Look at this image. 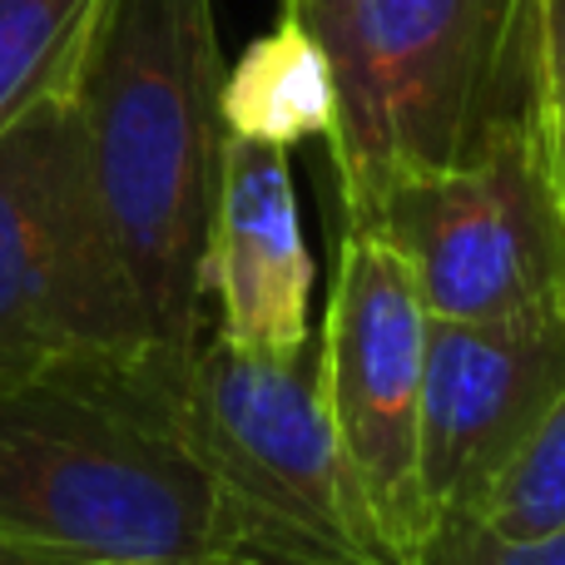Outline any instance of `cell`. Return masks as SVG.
Returning <instances> with one entry per match:
<instances>
[{
  "instance_id": "obj_3",
  "label": "cell",
  "mask_w": 565,
  "mask_h": 565,
  "mask_svg": "<svg viewBox=\"0 0 565 565\" xmlns=\"http://www.w3.org/2000/svg\"><path fill=\"white\" fill-rule=\"evenodd\" d=\"M302 30L328 55L342 228L407 179L541 125L536 0H338Z\"/></svg>"
},
{
  "instance_id": "obj_6",
  "label": "cell",
  "mask_w": 565,
  "mask_h": 565,
  "mask_svg": "<svg viewBox=\"0 0 565 565\" xmlns=\"http://www.w3.org/2000/svg\"><path fill=\"white\" fill-rule=\"evenodd\" d=\"M362 228L402 258L427 318L511 322L565 308V209L541 125L397 184Z\"/></svg>"
},
{
  "instance_id": "obj_4",
  "label": "cell",
  "mask_w": 565,
  "mask_h": 565,
  "mask_svg": "<svg viewBox=\"0 0 565 565\" xmlns=\"http://www.w3.org/2000/svg\"><path fill=\"white\" fill-rule=\"evenodd\" d=\"M55 358L164 367L60 85L0 129V367Z\"/></svg>"
},
{
  "instance_id": "obj_12",
  "label": "cell",
  "mask_w": 565,
  "mask_h": 565,
  "mask_svg": "<svg viewBox=\"0 0 565 565\" xmlns=\"http://www.w3.org/2000/svg\"><path fill=\"white\" fill-rule=\"evenodd\" d=\"M471 516L501 536H536L565 521V382L526 447L516 451V461L491 481Z\"/></svg>"
},
{
  "instance_id": "obj_1",
  "label": "cell",
  "mask_w": 565,
  "mask_h": 565,
  "mask_svg": "<svg viewBox=\"0 0 565 565\" xmlns=\"http://www.w3.org/2000/svg\"><path fill=\"white\" fill-rule=\"evenodd\" d=\"M174 382L154 362H6L0 531L89 565H348L209 471L179 427Z\"/></svg>"
},
{
  "instance_id": "obj_9",
  "label": "cell",
  "mask_w": 565,
  "mask_h": 565,
  "mask_svg": "<svg viewBox=\"0 0 565 565\" xmlns=\"http://www.w3.org/2000/svg\"><path fill=\"white\" fill-rule=\"evenodd\" d=\"M214 332L254 352H288L312 338V258L302 244L288 149L224 135L218 199L209 224Z\"/></svg>"
},
{
  "instance_id": "obj_15",
  "label": "cell",
  "mask_w": 565,
  "mask_h": 565,
  "mask_svg": "<svg viewBox=\"0 0 565 565\" xmlns=\"http://www.w3.org/2000/svg\"><path fill=\"white\" fill-rule=\"evenodd\" d=\"M0 565H89L70 551H50V546H35V541H15L0 531Z\"/></svg>"
},
{
  "instance_id": "obj_2",
  "label": "cell",
  "mask_w": 565,
  "mask_h": 565,
  "mask_svg": "<svg viewBox=\"0 0 565 565\" xmlns=\"http://www.w3.org/2000/svg\"><path fill=\"white\" fill-rule=\"evenodd\" d=\"M60 89L154 358L184 372L209 332V224L224 164L214 0H99Z\"/></svg>"
},
{
  "instance_id": "obj_5",
  "label": "cell",
  "mask_w": 565,
  "mask_h": 565,
  "mask_svg": "<svg viewBox=\"0 0 565 565\" xmlns=\"http://www.w3.org/2000/svg\"><path fill=\"white\" fill-rule=\"evenodd\" d=\"M174 412L209 471L278 531L348 565H407L338 447L318 332L288 352H254L204 332L174 382Z\"/></svg>"
},
{
  "instance_id": "obj_17",
  "label": "cell",
  "mask_w": 565,
  "mask_h": 565,
  "mask_svg": "<svg viewBox=\"0 0 565 565\" xmlns=\"http://www.w3.org/2000/svg\"><path fill=\"white\" fill-rule=\"evenodd\" d=\"M546 164H551V184H556V199H561V209H565V129L546 145Z\"/></svg>"
},
{
  "instance_id": "obj_10",
  "label": "cell",
  "mask_w": 565,
  "mask_h": 565,
  "mask_svg": "<svg viewBox=\"0 0 565 565\" xmlns=\"http://www.w3.org/2000/svg\"><path fill=\"white\" fill-rule=\"evenodd\" d=\"M218 115H224V135L268 139L282 149H292L298 139L328 135L332 85L322 45L298 20L282 15L278 30L258 35L244 50V60L224 70Z\"/></svg>"
},
{
  "instance_id": "obj_13",
  "label": "cell",
  "mask_w": 565,
  "mask_h": 565,
  "mask_svg": "<svg viewBox=\"0 0 565 565\" xmlns=\"http://www.w3.org/2000/svg\"><path fill=\"white\" fill-rule=\"evenodd\" d=\"M412 565H565V521L536 536H501L477 516H441Z\"/></svg>"
},
{
  "instance_id": "obj_8",
  "label": "cell",
  "mask_w": 565,
  "mask_h": 565,
  "mask_svg": "<svg viewBox=\"0 0 565 565\" xmlns=\"http://www.w3.org/2000/svg\"><path fill=\"white\" fill-rule=\"evenodd\" d=\"M565 382V308L511 322L427 318L417 392V497L427 531L471 516Z\"/></svg>"
},
{
  "instance_id": "obj_11",
  "label": "cell",
  "mask_w": 565,
  "mask_h": 565,
  "mask_svg": "<svg viewBox=\"0 0 565 565\" xmlns=\"http://www.w3.org/2000/svg\"><path fill=\"white\" fill-rule=\"evenodd\" d=\"M99 0H0V129L65 79Z\"/></svg>"
},
{
  "instance_id": "obj_7",
  "label": "cell",
  "mask_w": 565,
  "mask_h": 565,
  "mask_svg": "<svg viewBox=\"0 0 565 565\" xmlns=\"http://www.w3.org/2000/svg\"><path fill=\"white\" fill-rule=\"evenodd\" d=\"M427 352L422 308L402 258L367 228H342L318 377L338 447L397 561L417 556L427 511L417 497V392Z\"/></svg>"
},
{
  "instance_id": "obj_14",
  "label": "cell",
  "mask_w": 565,
  "mask_h": 565,
  "mask_svg": "<svg viewBox=\"0 0 565 565\" xmlns=\"http://www.w3.org/2000/svg\"><path fill=\"white\" fill-rule=\"evenodd\" d=\"M541 35V139L565 129V0H536Z\"/></svg>"
},
{
  "instance_id": "obj_16",
  "label": "cell",
  "mask_w": 565,
  "mask_h": 565,
  "mask_svg": "<svg viewBox=\"0 0 565 565\" xmlns=\"http://www.w3.org/2000/svg\"><path fill=\"white\" fill-rule=\"evenodd\" d=\"M332 6H338V0H282V15L298 20V25H312V20L328 15Z\"/></svg>"
}]
</instances>
